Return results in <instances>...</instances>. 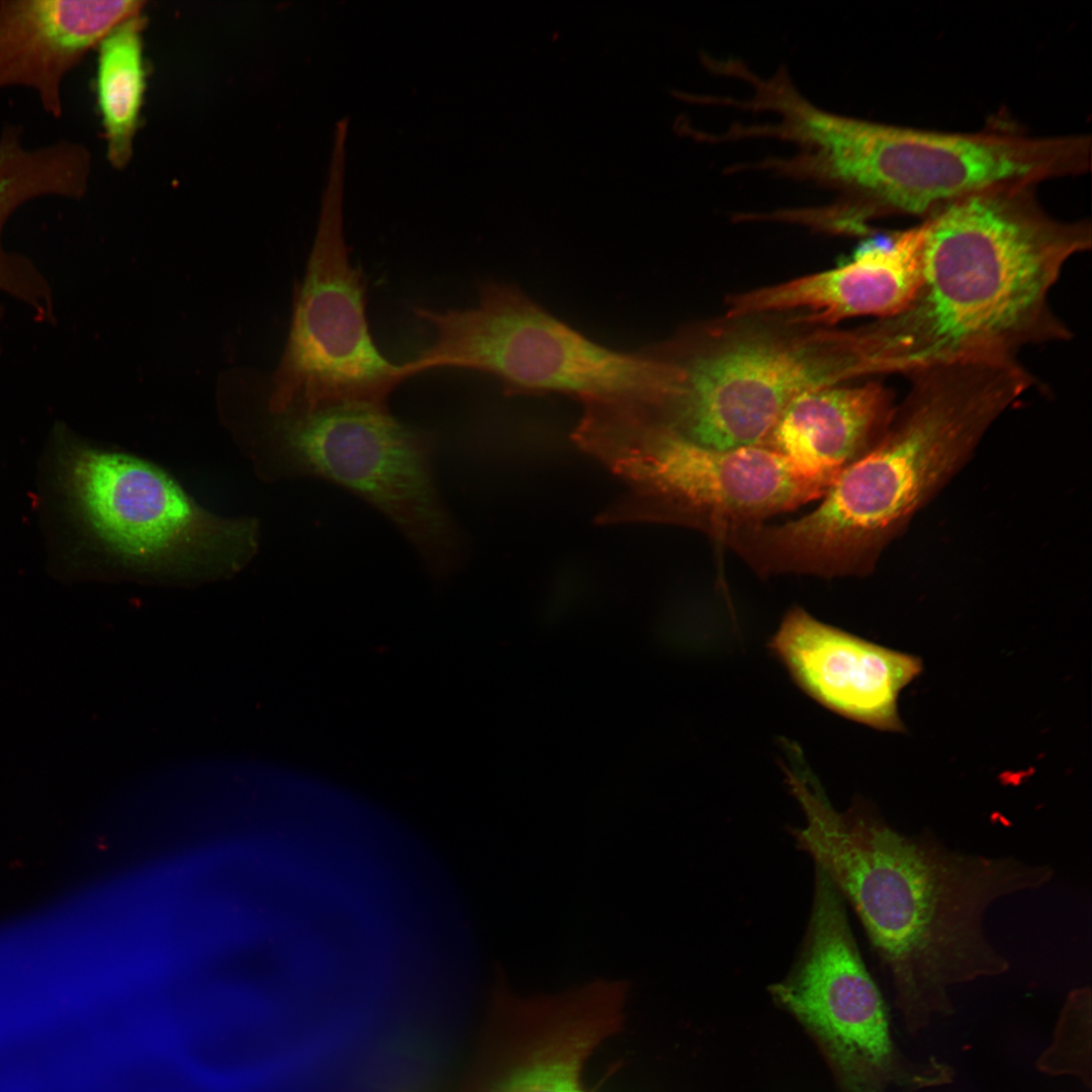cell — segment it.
<instances>
[{
	"label": "cell",
	"instance_id": "9",
	"mask_svg": "<svg viewBox=\"0 0 1092 1092\" xmlns=\"http://www.w3.org/2000/svg\"><path fill=\"white\" fill-rule=\"evenodd\" d=\"M365 283L350 260L339 195L330 193L293 303L270 408L278 415L340 402L388 404L403 379L378 351L365 312Z\"/></svg>",
	"mask_w": 1092,
	"mask_h": 1092
},
{
	"label": "cell",
	"instance_id": "5",
	"mask_svg": "<svg viewBox=\"0 0 1092 1092\" xmlns=\"http://www.w3.org/2000/svg\"><path fill=\"white\" fill-rule=\"evenodd\" d=\"M826 182L855 223L887 215L926 217L1002 183L1036 185L1091 167L1088 135L946 132L842 116L822 150Z\"/></svg>",
	"mask_w": 1092,
	"mask_h": 1092
},
{
	"label": "cell",
	"instance_id": "4",
	"mask_svg": "<svg viewBox=\"0 0 1092 1092\" xmlns=\"http://www.w3.org/2000/svg\"><path fill=\"white\" fill-rule=\"evenodd\" d=\"M647 350L668 368L658 422L716 449L760 445L799 396L872 377L862 326H809L785 313L690 326Z\"/></svg>",
	"mask_w": 1092,
	"mask_h": 1092
},
{
	"label": "cell",
	"instance_id": "14",
	"mask_svg": "<svg viewBox=\"0 0 1092 1092\" xmlns=\"http://www.w3.org/2000/svg\"><path fill=\"white\" fill-rule=\"evenodd\" d=\"M923 260L920 222L886 244L863 247L848 263L732 295L726 316L788 313L809 326L883 318L900 311L915 293Z\"/></svg>",
	"mask_w": 1092,
	"mask_h": 1092
},
{
	"label": "cell",
	"instance_id": "2",
	"mask_svg": "<svg viewBox=\"0 0 1092 1092\" xmlns=\"http://www.w3.org/2000/svg\"><path fill=\"white\" fill-rule=\"evenodd\" d=\"M1035 186L1002 183L920 221L918 287L897 313L869 323L878 375L975 358H1017L1067 341L1051 292L1066 263L1091 247L1089 220L1043 209Z\"/></svg>",
	"mask_w": 1092,
	"mask_h": 1092
},
{
	"label": "cell",
	"instance_id": "16",
	"mask_svg": "<svg viewBox=\"0 0 1092 1092\" xmlns=\"http://www.w3.org/2000/svg\"><path fill=\"white\" fill-rule=\"evenodd\" d=\"M895 405L892 391L872 380L812 390L784 411L760 445L832 484L879 442Z\"/></svg>",
	"mask_w": 1092,
	"mask_h": 1092
},
{
	"label": "cell",
	"instance_id": "1",
	"mask_svg": "<svg viewBox=\"0 0 1092 1092\" xmlns=\"http://www.w3.org/2000/svg\"><path fill=\"white\" fill-rule=\"evenodd\" d=\"M805 824L792 834L847 900L912 1021L950 1005L949 989L1005 974L987 934L998 901L1048 885L1051 866L954 849L934 833L907 834L868 801L837 811L813 774L789 782Z\"/></svg>",
	"mask_w": 1092,
	"mask_h": 1092
},
{
	"label": "cell",
	"instance_id": "13",
	"mask_svg": "<svg viewBox=\"0 0 1092 1092\" xmlns=\"http://www.w3.org/2000/svg\"><path fill=\"white\" fill-rule=\"evenodd\" d=\"M769 651L818 704L874 729L903 732L902 690L922 670L918 656L873 643L792 608Z\"/></svg>",
	"mask_w": 1092,
	"mask_h": 1092
},
{
	"label": "cell",
	"instance_id": "17",
	"mask_svg": "<svg viewBox=\"0 0 1092 1092\" xmlns=\"http://www.w3.org/2000/svg\"><path fill=\"white\" fill-rule=\"evenodd\" d=\"M60 175L53 156L44 148L21 145L16 129L0 139V291L30 305L38 316L52 307L47 281L32 263L2 246V232L10 215L22 204L42 196H56Z\"/></svg>",
	"mask_w": 1092,
	"mask_h": 1092
},
{
	"label": "cell",
	"instance_id": "8",
	"mask_svg": "<svg viewBox=\"0 0 1092 1092\" xmlns=\"http://www.w3.org/2000/svg\"><path fill=\"white\" fill-rule=\"evenodd\" d=\"M67 477L90 529L130 569L162 575L235 571L253 552L250 522L213 516L148 461L81 447L67 459Z\"/></svg>",
	"mask_w": 1092,
	"mask_h": 1092
},
{
	"label": "cell",
	"instance_id": "15",
	"mask_svg": "<svg viewBox=\"0 0 1092 1092\" xmlns=\"http://www.w3.org/2000/svg\"><path fill=\"white\" fill-rule=\"evenodd\" d=\"M144 5L140 0L0 1V89H31L44 111L58 118L66 75Z\"/></svg>",
	"mask_w": 1092,
	"mask_h": 1092
},
{
	"label": "cell",
	"instance_id": "3",
	"mask_svg": "<svg viewBox=\"0 0 1092 1092\" xmlns=\"http://www.w3.org/2000/svg\"><path fill=\"white\" fill-rule=\"evenodd\" d=\"M879 442L846 467L810 513L762 526L758 556L770 573L871 572L901 534L966 465L990 427L1035 384L1016 358H975L906 376Z\"/></svg>",
	"mask_w": 1092,
	"mask_h": 1092
},
{
	"label": "cell",
	"instance_id": "11",
	"mask_svg": "<svg viewBox=\"0 0 1092 1092\" xmlns=\"http://www.w3.org/2000/svg\"><path fill=\"white\" fill-rule=\"evenodd\" d=\"M815 869L801 951L771 995L818 1043L843 1092H883L894 1064L885 1003L860 956L842 896Z\"/></svg>",
	"mask_w": 1092,
	"mask_h": 1092
},
{
	"label": "cell",
	"instance_id": "6",
	"mask_svg": "<svg viewBox=\"0 0 1092 1092\" xmlns=\"http://www.w3.org/2000/svg\"><path fill=\"white\" fill-rule=\"evenodd\" d=\"M435 339L399 365L403 380L439 368L492 375L507 394L561 393L583 404L651 399L666 381L664 364L641 349L603 346L557 318L518 286L487 281L466 309H415Z\"/></svg>",
	"mask_w": 1092,
	"mask_h": 1092
},
{
	"label": "cell",
	"instance_id": "12",
	"mask_svg": "<svg viewBox=\"0 0 1092 1092\" xmlns=\"http://www.w3.org/2000/svg\"><path fill=\"white\" fill-rule=\"evenodd\" d=\"M627 991L623 981L600 979L523 996L498 979L460 1092H593L586 1063L622 1028Z\"/></svg>",
	"mask_w": 1092,
	"mask_h": 1092
},
{
	"label": "cell",
	"instance_id": "7",
	"mask_svg": "<svg viewBox=\"0 0 1092 1092\" xmlns=\"http://www.w3.org/2000/svg\"><path fill=\"white\" fill-rule=\"evenodd\" d=\"M281 416V444L294 469L362 496L401 529L435 573L453 570L459 539L436 486L431 436L397 421L387 404L340 402Z\"/></svg>",
	"mask_w": 1092,
	"mask_h": 1092
},
{
	"label": "cell",
	"instance_id": "18",
	"mask_svg": "<svg viewBox=\"0 0 1092 1092\" xmlns=\"http://www.w3.org/2000/svg\"><path fill=\"white\" fill-rule=\"evenodd\" d=\"M145 23L143 12L136 13L113 27L97 47L98 106L107 158L117 169L130 161L143 106Z\"/></svg>",
	"mask_w": 1092,
	"mask_h": 1092
},
{
	"label": "cell",
	"instance_id": "10",
	"mask_svg": "<svg viewBox=\"0 0 1092 1092\" xmlns=\"http://www.w3.org/2000/svg\"><path fill=\"white\" fill-rule=\"evenodd\" d=\"M605 436L633 445L628 457L673 518L720 542L821 498L830 483L810 477L762 445L716 449L660 425L637 404L610 417Z\"/></svg>",
	"mask_w": 1092,
	"mask_h": 1092
}]
</instances>
